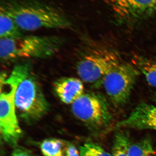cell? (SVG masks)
Returning <instances> with one entry per match:
<instances>
[{
    "mask_svg": "<svg viewBox=\"0 0 156 156\" xmlns=\"http://www.w3.org/2000/svg\"><path fill=\"white\" fill-rule=\"evenodd\" d=\"M20 29L34 31L43 28L66 29L72 27L69 19L52 6L31 2H11L2 6Z\"/></svg>",
    "mask_w": 156,
    "mask_h": 156,
    "instance_id": "cell-1",
    "label": "cell"
},
{
    "mask_svg": "<svg viewBox=\"0 0 156 156\" xmlns=\"http://www.w3.org/2000/svg\"><path fill=\"white\" fill-rule=\"evenodd\" d=\"M62 39L55 36L30 35L0 39V56L3 62L23 58H48L58 53Z\"/></svg>",
    "mask_w": 156,
    "mask_h": 156,
    "instance_id": "cell-2",
    "label": "cell"
},
{
    "mask_svg": "<svg viewBox=\"0 0 156 156\" xmlns=\"http://www.w3.org/2000/svg\"><path fill=\"white\" fill-rule=\"evenodd\" d=\"M30 71L16 83L15 105L19 115L27 122H35L48 111L49 103L41 88Z\"/></svg>",
    "mask_w": 156,
    "mask_h": 156,
    "instance_id": "cell-3",
    "label": "cell"
},
{
    "mask_svg": "<svg viewBox=\"0 0 156 156\" xmlns=\"http://www.w3.org/2000/svg\"><path fill=\"white\" fill-rule=\"evenodd\" d=\"M74 115L94 131L101 132L111 127L114 118L102 98L84 93L72 104Z\"/></svg>",
    "mask_w": 156,
    "mask_h": 156,
    "instance_id": "cell-4",
    "label": "cell"
},
{
    "mask_svg": "<svg viewBox=\"0 0 156 156\" xmlns=\"http://www.w3.org/2000/svg\"><path fill=\"white\" fill-rule=\"evenodd\" d=\"M138 73L131 65L120 63L105 77L102 84L115 106L120 107L128 103Z\"/></svg>",
    "mask_w": 156,
    "mask_h": 156,
    "instance_id": "cell-5",
    "label": "cell"
},
{
    "mask_svg": "<svg viewBox=\"0 0 156 156\" xmlns=\"http://www.w3.org/2000/svg\"><path fill=\"white\" fill-rule=\"evenodd\" d=\"M120 63L114 52L104 50L87 55L78 62L77 72L81 80L90 84H102L105 78Z\"/></svg>",
    "mask_w": 156,
    "mask_h": 156,
    "instance_id": "cell-6",
    "label": "cell"
},
{
    "mask_svg": "<svg viewBox=\"0 0 156 156\" xmlns=\"http://www.w3.org/2000/svg\"><path fill=\"white\" fill-rule=\"evenodd\" d=\"M7 92L0 96V131L5 141L11 146L17 145L22 135L16 114L15 93L17 86H10Z\"/></svg>",
    "mask_w": 156,
    "mask_h": 156,
    "instance_id": "cell-7",
    "label": "cell"
},
{
    "mask_svg": "<svg viewBox=\"0 0 156 156\" xmlns=\"http://www.w3.org/2000/svg\"><path fill=\"white\" fill-rule=\"evenodd\" d=\"M111 8L118 19L135 22L156 13V0H109Z\"/></svg>",
    "mask_w": 156,
    "mask_h": 156,
    "instance_id": "cell-8",
    "label": "cell"
},
{
    "mask_svg": "<svg viewBox=\"0 0 156 156\" xmlns=\"http://www.w3.org/2000/svg\"><path fill=\"white\" fill-rule=\"evenodd\" d=\"M115 128L156 131V105L140 104L127 118L117 122Z\"/></svg>",
    "mask_w": 156,
    "mask_h": 156,
    "instance_id": "cell-9",
    "label": "cell"
},
{
    "mask_svg": "<svg viewBox=\"0 0 156 156\" xmlns=\"http://www.w3.org/2000/svg\"><path fill=\"white\" fill-rule=\"evenodd\" d=\"M54 92L63 103L73 104L84 94L83 82L75 77H63L55 81L53 84Z\"/></svg>",
    "mask_w": 156,
    "mask_h": 156,
    "instance_id": "cell-10",
    "label": "cell"
},
{
    "mask_svg": "<svg viewBox=\"0 0 156 156\" xmlns=\"http://www.w3.org/2000/svg\"><path fill=\"white\" fill-rule=\"evenodd\" d=\"M132 61L136 68L144 76L148 83L156 88V57L147 58L135 56Z\"/></svg>",
    "mask_w": 156,
    "mask_h": 156,
    "instance_id": "cell-11",
    "label": "cell"
},
{
    "mask_svg": "<svg viewBox=\"0 0 156 156\" xmlns=\"http://www.w3.org/2000/svg\"><path fill=\"white\" fill-rule=\"evenodd\" d=\"M20 28L2 6L0 9V38H14L23 36Z\"/></svg>",
    "mask_w": 156,
    "mask_h": 156,
    "instance_id": "cell-12",
    "label": "cell"
},
{
    "mask_svg": "<svg viewBox=\"0 0 156 156\" xmlns=\"http://www.w3.org/2000/svg\"><path fill=\"white\" fill-rule=\"evenodd\" d=\"M131 143L129 136L124 131H117L115 134L112 148V156H128Z\"/></svg>",
    "mask_w": 156,
    "mask_h": 156,
    "instance_id": "cell-13",
    "label": "cell"
},
{
    "mask_svg": "<svg viewBox=\"0 0 156 156\" xmlns=\"http://www.w3.org/2000/svg\"><path fill=\"white\" fill-rule=\"evenodd\" d=\"M67 144L63 140L57 139L45 140L41 149L44 156H64Z\"/></svg>",
    "mask_w": 156,
    "mask_h": 156,
    "instance_id": "cell-14",
    "label": "cell"
},
{
    "mask_svg": "<svg viewBox=\"0 0 156 156\" xmlns=\"http://www.w3.org/2000/svg\"><path fill=\"white\" fill-rule=\"evenodd\" d=\"M128 156H156V149L151 140L145 138L131 144L128 150Z\"/></svg>",
    "mask_w": 156,
    "mask_h": 156,
    "instance_id": "cell-15",
    "label": "cell"
},
{
    "mask_svg": "<svg viewBox=\"0 0 156 156\" xmlns=\"http://www.w3.org/2000/svg\"><path fill=\"white\" fill-rule=\"evenodd\" d=\"M80 156H112L97 144L87 143L80 147Z\"/></svg>",
    "mask_w": 156,
    "mask_h": 156,
    "instance_id": "cell-16",
    "label": "cell"
},
{
    "mask_svg": "<svg viewBox=\"0 0 156 156\" xmlns=\"http://www.w3.org/2000/svg\"><path fill=\"white\" fill-rule=\"evenodd\" d=\"M65 155L66 156H80L79 151L75 146L72 144H67L65 149Z\"/></svg>",
    "mask_w": 156,
    "mask_h": 156,
    "instance_id": "cell-17",
    "label": "cell"
},
{
    "mask_svg": "<svg viewBox=\"0 0 156 156\" xmlns=\"http://www.w3.org/2000/svg\"><path fill=\"white\" fill-rule=\"evenodd\" d=\"M11 156H32L27 151L21 148L16 149L13 152Z\"/></svg>",
    "mask_w": 156,
    "mask_h": 156,
    "instance_id": "cell-18",
    "label": "cell"
},
{
    "mask_svg": "<svg viewBox=\"0 0 156 156\" xmlns=\"http://www.w3.org/2000/svg\"><path fill=\"white\" fill-rule=\"evenodd\" d=\"M7 74L6 73H2L0 76V84H1V92L2 90L3 87L4 85H5V82L7 79H8Z\"/></svg>",
    "mask_w": 156,
    "mask_h": 156,
    "instance_id": "cell-19",
    "label": "cell"
},
{
    "mask_svg": "<svg viewBox=\"0 0 156 156\" xmlns=\"http://www.w3.org/2000/svg\"><path fill=\"white\" fill-rule=\"evenodd\" d=\"M154 101L155 103V105H156V96L154 98Z\"/></svg>",
    "mask_w": 156,
    "mask_h": 156,
    "instance_id": "cell-20",
    "label": "cell"
}]
</instances>
